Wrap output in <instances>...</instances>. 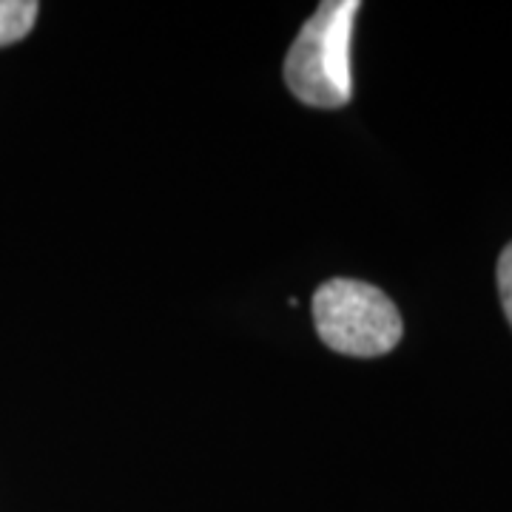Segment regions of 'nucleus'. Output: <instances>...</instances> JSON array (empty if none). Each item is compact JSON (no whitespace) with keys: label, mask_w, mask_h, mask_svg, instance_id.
Returning <instances> with one entry per match:
<instances>
[{"label":"nucleus","mask_w":512,"mask_h":512,"mask_svg":"<svg viewBox=\"0 0 512 512\" xmlns=\"http://www.w3.org/2000/svg\"><path fill=\"white\" fill-rule=\"evenodd\" d=\"M359 9L356 0H328L299 29L282 69L299 103L311 109H342L350 103V43Z\"/></svg>","instance_id":"nucleus-1"},{"label":"nucleus","mask_w":512,"mask_h":512,"mask_svg":"<svg viewBox=\"0 0 512 512\" xmlns=\"http://www.w3.org/2000/svg\"><path fill=\"white\" fill-rule=\"evenodd\" d=\"M313 325L336 353L376 359L402 342L404 322L393 299L359 279H330L313 293Z\"/></svg>","instance_id":"nucleus-2"},{"label":"nucleus","mask_w":512,"mask_h":512,"mask_svg":"<svg viewBox=\"0 0 512 512\" xmlns=\"http://www.w3.org/2000/svg\"><path fill=\"white\" fill-rule=\"evenodd\" d=\"M37 12H40V6L35 0H0V49L29 35L35 26Z\"/></svg>","instance_id":"nucleus-3"},{"label":"nucleus","mask_w":512,"mask_h":512,"mask_svg":"<svg viewBox=\"0 0 512 512\" xmlns=\"http://www.w3.org/2000/svg\"><path fill=\"white\" fill-rule=\"evenodd\" d=\"M498 293H501V305L512 325V242L498 256Z\"/></svg>","instance_id":"nucleus-4"}]
</instances>
